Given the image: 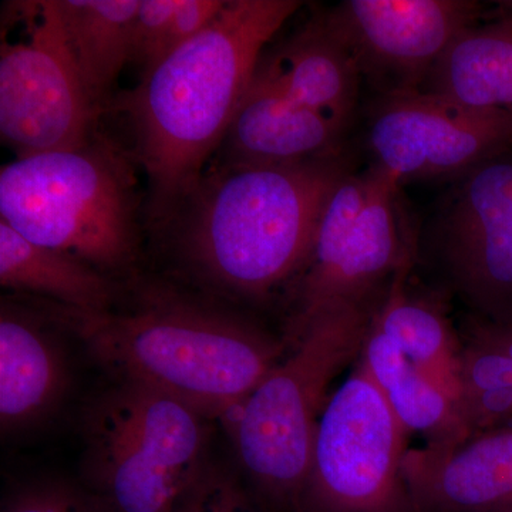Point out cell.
<instances>
[{
    "mask_svg": "<svg viewBox=\"0 0 512 512\" xmlns=\"http://www.w3.org/2000/svg\"><path fill=\"white\" fill-rule=\"evenodd\" d=\"M301 6L296 0H227L200 35L143 73L126 109L154 217H171L201 183L266 45Z\"/></svg>",
    "mask_w": 512,
    "mask_h": 512,
    "instance_id": "obj_1",
    "label": "cell"
},
{
    "mask_svg": "<svg viewBox=\"0 0 512 512\" xmlns=\"http://www.w3.org/2000/svg\"><path fill=\"white\" fill-rule=\"evenodd\" d=\"M343 154L282 167H228L202 177L177 212V248L205 284L245 299L291 286L343 178Z\"/></svg>",
    "mask_w": 512,
    "mask_h": 512,
    "instance_id": "obj_2",
    "label": "cell"
},
{
    "mask_svg": "<svg viewBox=\"0 0 512 512\" xmlns=\"http://www.w3.org/2000/svg\"><path fill=\"white\" fill-rule=\"evenodd\" d=\"M119 382L138 384L225 421L282 359L279 342L238 316L156 292L133 309L90 315L56 306Z\"/></svg>",
    "mask_w": 512,
    "mask_h": 512,
    "instance_id": "obj_3",
    "label": "cell"
},
{
    "mask_svg": "<svg viewBox=\"0 0 512 512\" xmlns=\"http://www.w3.org/2000/svg\"><path fill=\"white\" fill-rule=\"evenodd\" d=\"M137 217L133 156L101 134L80 147L16 158L0 171V220L103 274L136 262Z\"/></svg>",
    "mask_w": 512,
    "mask_h": 512,
    "instance_id": "obj_4",
    "label": "cell"
},
{
    "mask_svg": "<svg viewBox=\"0 0 512 512\" xmlns=\"http://www.w3.org/2000/svg\"><path fill=\"white\" fill-rule=\"evenodd\" d=\"M383 295L330 306L224 421L239 466L259 491L301 507L328 389L363 348Z\"/></svg>",
    "mask_w": 512,
    "mask_h": 512,
    "instance_id": "obj_5",
    "label": "cell"
},
{
    "mask_svg": "<svg viewBox=\"0 0 512 512\" xmlns=\"http://www.w3.org/2000/svg\"><path fill=\"white\" fill-rule=\"evenodd\" d=\"M210 419L119 382L87 410L83 477L103 512H175L208 463Z\"/></svg>",
    "mask_w": 512,
    "mask_h": 512,
    "instance_id": "obj_6",
    "label": "cell"
},
{
    "mask_svg": "<svg viewBox=\"0 0 512 512\" xmlns=\"http://www.w3.org/2000/svg\"><path fill=\"white\" fill-rule=\"evenodd\" d=\"M399 188L376 165L343 178L320 218L308 262L292 282L286 346L295 345L330 306L382 295L383 285L410 265Z\"/></svg>",
    "mask_w": 512,
    "mask_h": 512,
    "instance_id": "obj_7",
    "label": "cell"
},
{
    "mask_svg": "<svg viewBox=\"0 0 512 512\" xmlns=\"http://www.w3.org/2000/svg\"><path fill=\"white\" fill-rule=\"evenodd\" d=\"M0 42V136L18 158L83 146L94 107L55 0L6 3Z\"/></svg>",
    "mask_w": 512,
    "mask_h": 512,
    "instance_id": "obj_8",
    "label": "cell"
},
{
    "mask_svg": "<svg viewBox=\"0 0 512 512\" xmlns=\"http://www.w3.org/2000/svg\"><path fill=\"white\" fill-rule=\"evenodd\" d=\"M406 431L360 362L329 397L313 441L306 512H409Z\"/></svg>",
    "mask_w": 512,
    "mask_h": 512,
    "instance_id": "obj_9",
    "label": "cell"
},
{
    "mask_svg": "<svg viewBox=\"0 0 512 512\" xmlns=\"http://www.w3.org/2000/svg\"><path fill=\"white\" fill-rule=\"evenodd\" d=\"M367 146L376 167L402 187L464 177L512 148V109H473L426 92L382 96Z\"/></svg>",
    "mask_w": 512,
    "mask_h": 512,
    "instance_id": "obj_10",
    "label": "cell"
},
{
    "mask_svg": "<svg viewBox=\"0 0 512 512\" xmlns=\"http://www.w3.org/2000/svg\"><path fill=\"white\" fill-rule=\"evenodd\" d=\"M380 97L419 92L484 8L470 0H346L325 10Z\"/></svg>",
    "mask_w": 512,
    "mask_h": 512,
    "instance_id": "obj_11",
    "label": "cell"
},
{
    "mask_svg": "<svg viewBox=\"0 0 512 512\" xmlns=\"http://www.w3.org/2000/svg\"><path fill=\"white\" fill-rule=\"evenodd\" d=\"M440 249L476 318L512 326V157L460 178L441 217Z\"/></svg>",
    "mask_w": 512,
    "mask_h": 512,
    "instance_id": "obj_12",
    "label": "cell"
},
{
    "mask_svg": "<svg viewBox=\"0 0 512 512\" xmlns=\"http://www.w3.org/2000/svg\"><path fill=\"white\" fill-rule=\"evenodd\" d=\"M402 474L416 512H488L512 505V429L456 447L406 451Z\"/></svg>",
    "mask_w": 512,
    "mask_h": 512,
    "instance_id": "obj_13",
    "label": "cell"
},
{
    "mask_svg": "<svg viewBox=\"0 0 512 512\" xmlns=\"http://www.w3.org/2000/svg\"><path fill=\"white\" fill-rule=\"evenodd\" d=\"M345 131L289 97L258 64L222 141L225 165L282 167L340 156Z\"/></svg>",
    "mask_w": 512,
    "mask_h": 512,
    "instance_id": "obj_14",
    "label": "cell"
},
{
    "mask_svg": "<svg viewBox=\"0 0 512 512\" xmlns=\"http://www.w3.org/2000/svg\"><path fill=\"white\" fill-rule=\"evenodd\" d=\"M69 365L59 340L29 312L3 301L0 315V424L32 429L62 403Z\"/></svg>",
    "mask_w": 512,
    "mask_h": 512,
    "instance_id": "obj_15",
    "label": "cell"
},
{
    "mask_svg": "<svg viewBox=\"0 0 512 512\" xmlns=\"http://www.w3.org/2000/svg\"><path fill=\"white\" fill-rule=\"evenodd\" d=\"M259 66L293 100L346 130L363 77L350 47L319 13Z\"/></svg>",
    "mask_w": 512,
    "mask_h": 512,
    "instance_id": "obj_16",
    "label": "cell"
},
{
    "mask_svg": "<svg viewBox=\"0 0 512 512\" xmlns=\"http://www.w3.org/2000/svg\"><path fill=\"white\" fill-rule=\"evenodd\" d=\"M362 363L407 434L420 433L434 448L456 447L473 437L463 413L402 350L372 323Z\"/></svg>",
    "mask_w": 512,
    "mask_h": 512,
    "instance_id": "obj_17",
    "label": "cell"
},
{
    "mask_svg": "<svg viewBox=\"0 0 512 512\" xmlns=\"http://www.w3.org/2000/svg\"><path fill=\"white\" fill-rule=\"evenodd\" d=\"M0 284L90 315L109 312L116 295L109 275L73 256L29 241L2 220Z\"/></svg>",
    "mask_w": 512,
    "mask_h": 512,
    "instance_id": "obj_18",
    "label": "cell"
},
{
    "mask_svg": "<svg viewBox=\"0 0 512 512\" xmlns=\"http://www.w3.org/2000/svg\"><path fill=\"white\" fill-rule=\"evenodd\" d=\"M409 268L404 266L393 276L373 323L461 410V350L457 339L436 303L407 291Z\"/></svg>",
    "mask_w": 512,
    "mask_h": 512,
    "instance_id": "obj_19",
    "label": "cell"
},
{
    "mask_svg": "<svg viewBox=\"0 0 512 512\" xmlns=\"http://www.w3.org/2000/svg\"><path fill=\"white\" fill-rule=\"evenodd\" d=\"M421 92L473 109H512V22L495 18L461 33Z\"/></svg>",
    "mask_w": 512,
    "mask_h": 512,
    "instance_id": "obj_20",
    "label": "cell"
},
{
    "mask_svg": "<svg viewBox=\"0 0 512 512\" xmlns=\"http://www.w3.org/2000/svg\"><path fill=\"white\" fill-rule=\"evenodd\" d=\"M70 55L97 110L131 63L140 0H55Z\"/></svg>",
    "mask_w": 512,
    "mask_h": 512,
    "instance_id": "obj_21",
    "label": "cell"
},
{
    "mask_svg": "<svg viewBox=\"0 0 512 512\" xmlns=\"http://www.w3.org/2000/svg\"><path fill=\"white\" fill-rule=\"evenodd\" d=\"M461 410L473 436L512 417V357L471 323L461 350Z\"/></svg>",
    "mask_w": 512,
    "mask_h": 512,
    "instance_id": "obj_22",
    "label": "cell"
},
{
    "mask_svg": "<svg viewBox=\"0 0 512 512\" xmlns=\"http://www.w3.org/2000/svg\"><path fill=\"white\" fill-rule=\"evenodd\" d=\"M227 0H140L131 63L143 73L210 26Z\"/></svg>",
    "mask_w": 512,
    "mask_h": 512,
    "instance_id": "obj_23",
    "label": "cell"
},
{
    "mask_svg": "<svg viewBox=\"0 0 512 512\" xmlns=\"http://www.w3.org/2000/svg\"><path fill=\"white\" fill-rule=\"evenodd\" d=\"M175 512H264L258 510L234 474L208 461Z\"/></svg>",
    "mask_w": 512,
    "mask_h": 512,
    "instance_id": "obj_24",
    "label": "cell"
},
{
    "mask_svg": "<svg viewBox=\"0 0 512 512\" xmlns=\"http://www.w3.org/2000/svg\"><path fill=\"white\" fill-rule=\"evenodd\" d=\"M3 512H103L87 491L70 485L46 483L19 491Z\"/></svg>",
    "mask_w": 512,
    "mask_h": 512,
    "instance_id": "obj_25",
    "label": "cell"
},
{
    "mask_svg": "<svg viewBox=\"0 0 512 512\" xmlns=\"http://www.w3.org/2000/svg\"><path fill=\"white\" fill-rule=\"evenodd\" d=\"M497 19L508 20L512 22V0H505V2L497 3Z\"/></svg>",
    "mask_w": 512,
    "mask_h": 512,
    "instance_id": "obj_26",
    "label": "cell"
},
{
    "mask_svg": "<svg viewBox=\"0 0 512 512\" xmlns=\"http://www.w3.org/2000/svg\"><path fill=\"white\" fill-rule=\"evenodd\" d=\"M488 512H512V505H511V507L500 508V510H494V511H488Z\"/></svg>",
    "mask_w": 512,
    "mask_h": 512,
    "instance_id": "obj_27",
    "label": "cell"
}]
</instances>
